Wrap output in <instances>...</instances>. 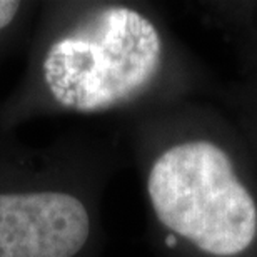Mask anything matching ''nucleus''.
<instances>
[{
    "instance_id": "1",
    "label": "nucleus",
    "mask_w": 257,
    "mask_h": 257,
    "mask_svg": "<svg viewBox=\"0 0 257 257\" xmlns=\"http://www.w3.org/2000/svg\"><path fill=\"white\" fill-rule=\"evenodd\" d=\"M161 57L156 25L131 7L112 5L55 39L42 77L57 104L94 112L136 95L156 75Z\"/></svg>"
},
{
    "instance_id": "2",
    "label": "nucleus",
    "mask_w": 257,
    "mask_h": 257,
    "mask_svg": "<svg viewBox=\"0 0 257 257\" xmlns=\"http://www.w3.org/2000/svg\"><path fill=\"white\" fill-rule=\"evenodd\" d=\"M147 194L164 227L202 252L230 257L257 235V205L229 156L207 141L182 142L152 164Z\"/></svg>"
},
{
    "instance_id": "3",
    "label": "nucleus",
    "mask_w": 257,
    "mask_h": 257,
    "mask_svg": "<svg viewBox=\"0 0 257 257\" xmlns=\"http://www.w3.org/2000/svg\"><path fill=\"white\" fill-rule=\"evenodd\" d=\"M90 235V215L59 191L0 192V257H75Z\"/></svg>"
},
{
    "instance_id": "4",
    "label": "nucleus",
    "mask_w": 257,
    "mask_h": 257,
    "mask_svg": "<svg viewBox=\"0 0 257 257\" xmlns=\"http://www.w3.org/2000/svg\"><path fill=\"white\" fill-rule=\"evenodd\" d=\"M20 2H14V0H0V30L9 27L17 17L20 10Z\"/></svg>"
}]
</instances>
